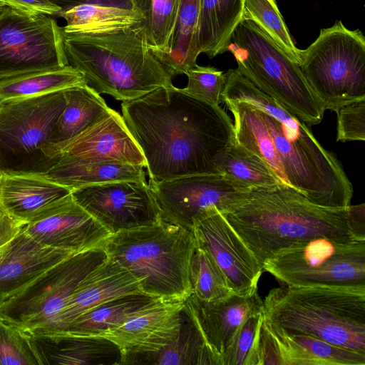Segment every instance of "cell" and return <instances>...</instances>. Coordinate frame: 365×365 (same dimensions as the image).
I'll return each mask as SVG.
<instances>
[{
    "label": "cell",
    "instance_id": "6da1fadb",
    "mask_svg": "<svg viewBox=\"0 0 365 365\" xmlns=\"http://www.w3.org/2000/svg\"><path fill=\"white\" fill-rule=\"evenodd\" d=\"M222 102L234 117L235 142L259 156L281 184L319 205H350L352 185L336 157L237 68L225 73Z\"/></svg>",
    "mask_w": 365,
    "mask_h": 365
},
{
    "label": "cell",
    "instance_id": "7a4b0ae2",
    "mask_svg": "<svg viewBox=\"0 0 365 365\" xmlns=\"http://www.w3.org/2000/svg\"><path fill=\"white\" fill-rule=\"evenodd\" d=\"M121 110L150 180L222 174L220 161L235 135L232 120L219 105L172 85L123 101Z\"/></svg>",
    "mask_w": 365,
    "mask_h": 365
},
{
    "label": "cell",
    "instance_id": "3957f363",
    "mask_svg": "<svg viewBox=\"0 0 365 365\" xmlns=\"http://www.w3.org/2000/svg\"><path fill=\"white\" fill-rule=\"evenodd\" d=\"M262 265L277 252L319 237L365 239L357 234L350 205H317L282 184L255 187L222 213Z\"/></svg>",
    "mask_w": 365,
    "mask_h": 365
},
{
    "label": "cell",
    "instance_id": "277c9868",
    "mask_svg": "<svg viewBox=\"0 0 365 365\" xmlns=\"http://www.w3.org/2000/svg\"><path fill=\"white\" fill-rule=\"evenodd\" d=\"M63 34L68 65L98 94L123 102L173 85L139 25Z\"/></svg>",
    "mask_w": 365,
    "mask_h": 365
},
{
    "label": "cell",
    "instance_id": "5b68a950",
    "mask_svg": "<svg viewBox=\"0 0 365 365\" xmlns=\"http://www.w3.org/2000/svg\"><path fill=\"white\" fill-rule=\"evenodd\" d=\"M264 322L365 354V287H288L262 301Z\"/></svg>",
    "mask_w": 365,
    "mask_h": 365
},
{
    "label": "cell",
    "instance_id": "8992f818",
    "mask_svg": "<svg viewBox=\"0 0 365 365\" xmlns=\"http://www.w3.org/2000/svg\"><path fill=\"white\" fill-rule=\"evenodd\" d=\"M195 247L193 230L161 220L110 235L101 247L138 280L144 294L185 301L192 293L190 264Z\"/></svg>",
    "mask_w": 365,
    "mask_h": 365
},
{
    "label": "cell",
    "instance_id": "52a82bcc",
    "mask_svg": "<svg viewBox=\"0 0 365 365\" xmlns=\"http://www.w3.org/2000/svg\"><path fill=\"white\" fill-rule=\"evenodd\" d=\"M227 51L237 69L308 126L318 125L326 110L307 82L298 63L253 21L242 20Z\"/></svg>",
    "mask_w": 365,
    "mask_h": 365
},
{
    "label": "cell",
    "instance_id": "ba28073f",
    "mask_svg": "<svg viewBox=\"0 0 365 365\" xmlns=\"http://www.w3.org/2000/svg\"><path fill=\"white\" fill-rule=\"evenodd\" d=\"M299 66L326 110L365 98V37L340 20L300 51Z\"/></svg>",
    "mask_w": 365,
    "mask_h": 365
},
{
    "label": "cell",
    "instance_id": "9c48e42d",
    "mask_svg": "<svg viewBox=\"0 0 365 365\" xmlns=\"http://www.w3.org/2000/svg\"><path fill=\"white\" fill-rule=\"evenodd\" d=\"M262 269L288 287H365V239L312 238L277 252Z\"/></svg>",
    "mask_w": 365,
    "mask_h": 365
},
{
    "label": "cell",
    "instance_id": "30bf717a",
    "mask_svg": "<svg viewBox=\"0 0 365 365\" xmlns=\"http://www.w3.org/2000/svg\"><path fill=\"white\" fill-rule=\"evenodd\" d=\"M108 257L102 247L75 253L0 304V317L26 331H46L80 282Z\"/></svg>",
    "mask_w": 365,
    "mask_h": 365
},
{
    "label": "cell",
    "instance_id": "8fae6325",
    "mask_svg": "<svg viewBox=\"0 0 365 365\" xmlns=\"http://www.w3.org/2000/svg\"><path fill=\"white\" fill-rule=\"evenodd\" d=\"M62 27L49 16L0 11V74L68 66Z\"/></svg>",
    "mask_w": 365,
    "mask_h": 365
},
{
    "label": "cell",
    "instance_id": "7c38bea8",
    "mask_svg": "<svg viewBox=\"0 0 365 365\" xmlns=\"http://www.w3.org/2000/svg\"><path fill=\"white\" fill-rule=\"evenodd\" d=\"M161 220L192 230L194 222L217 208L225 212L250 188L224 174L194 175L170 180H150Z\"/></svg>",
    "mask_w": 365,
    "mask_h": 365
},
{
    "label": "cell",
    "instance_id": "4fadbf2b",
    "mask_svg": "<svg viewBox=\"0 0 365 365\" xmlns=\"http://www.w3.org/2000/svg\"><path fill=\"white\" fill-rule=\"evenodd\" d=\"M76 202L110 235L161 221L148 183L118 181L72 190Z\"/></svg>",
    "mask_w": 365,
    "mask_h": 365
},
{
    "label": "cell",
    "instance_id": "5bb4252c",
    "mask_svg": "<svg viewBox=\"0 0 365 365\" xmlns=\"http://www.w3.org/2000/svg\"><path fill=\"white\" fill-rule=\"evenodd\" d=\"M64 90L2 104L1 155L22 158L39 153L43 157L42 150L51 143L55 124L66 104Z\"/></svg>",
    "mask_w": 365,
    "mask_h": 365
},
{
    "label": "cell",
    "instance_id": "9a60e30c",
    "mask_svg": "<svg viewBox=\"0 0 365 365\" xmlns=\"http://www.w3.org/2000/svg\"><path fill=\"white\" fill-rule=\"evenodd\" d=\"M192 230L196 242L212 255L234 294L257 292L262 267L222 213L211 209L194 222Z\"/></svg>",
    "mask_w": 365,
    "mask_h": 365
},
{
    "label": "cell",
    "instance_id": "2e32d148",
    "mask_svg": "<svg viewBox=\"0 0 365 365\" xmlns=\"http://www.w3.org/2000/svg\"><path fill=\"white\" fill-rule=\"evenodd\" d=\"M23 230L44 246L73 253L101 247L110 235L71 193L39 210Z\"/></svg>",
    "mask_w": 365,
    "mask_h": 365
},
{
    "label": "cell",
    "instance_id": "e0dca14e",
    "mask_svg": "<svg viewBox=\"0 0 365 365\" xmlns=\"http://www.w3.org/2000/svg\"><path fill=\"white\" fill-rule=\"evenodd\" d=\"M50 165L58 157L88 162H118L146 167L145 158L123 116L110 110L72 140L42 150Z\"/></svg>",
    "mask_w": 365,
    "mask_h": 365
},
{
    "label": "cell",
    "instance_id": "ac0fdd59",
    "mask_svg": "<svg viewBox=\"0 0 365 365\" xmlns=\"http://www.w3.org/2000/svg\"><path fill=\"white\" fill-rule=\"evenodd\" d=\"M184 304L216 358L217 365L221 355L245 320L252 314L262 312V301L257 292L249 296L233 293L213 301L201 300L191 294Z\"/></svg>",
    "mask_w": 365,
    "mask_h": 365
},
{
    "label": "cell",
    "instance_id": "d6986e66",
    "mask_svg": "<svg viewBox=\"0 0 365 365\" xmlns=\"http://www.w3.org/2000/svg\"><path fill=\"white\" fill-rule=\"evenodd\" d=\"M184 301L158 299L123 325L101 336L125 354L157 351L178 334Z\"/></svg>",
    "mask_w": 365,
    "mask_h": 365
},
{
    "label": "cell",
    "instance_id": "ffe728a7",
    "mask_svg": "<svg viewBox=\"0 0 365 365\" xmlns=\"http://www.w3.org/2000/svg\"><path fill=\"white\" fill-rule=\"evenodd\" d=\"M26 332L40 365H122V350L106 337Z\"/></svg>",
    "mask_w": 365,
    "mask_h": 365
},
{
    "label": "cell",
    "instance_id": "44dd1931",
    "mask_svg": "<svg viewBox=\"0 0 365 365\" xmlns=\"http://www.w3.org/2000/svg\"><path fill=\"white\" fill-rule=\"evenodd\" d=\"M141 293L143 292L138 280L118 262L107 257L80 282L54 326L43 332H58L79 315L103 303L121 296Z\"/></svg>",
    "mask_w": 365,
    "mask_h": 365
},
{
    "label": "cell",
    "instance_id": "7402d4cb",
    "mask_svg": "<svg viewBox=\"0 0 365 365\" xmlns=\"http://www.w3.org/2000/svg\"><path fill=\"white\" fill-rule=\"evenodd\" d=\"M73 254L41 245L22 228L16 236L0 247V295L4 299L11 297Z\"/></svg>",
    "mask_w": 365,
    "mask_h": 365
},
{
    "label": "cell",
    "instance_id": "603a6c76",
    "mask_svg": "<svg viewBox=\"0 0 365 365\" xmlns=\"http://www.w3.org/2000/svg\"><path fill=\"white\" fill-rule=\"evenodd\" d=\"M71 193L45 171L3 170L0 179V205L26 223L39 210Z\"/></svg>",
    "mask_w": 365,
    "mask_h": 365
},
{
    "label": "cell",
    "instance_id": "cb8c5ba5",
    "mask_svg": "<svg viewBox=\"0 0 365 365\" xmlns=\"http://www.w3.org/2000/svg\"><path fill=\"white\" fill-rule=\"evenodd\" d=\"M217 365L202 332L185 304L176 336L153 351L125 354L122 365Z\"/></svg>",
    "mask_w": 365,
    "mask_h": 365
},
{
    "label": "cell",
    "instance_id": "d4e9b609",
    "mask_svg": "<svg viewBox=\"0 0 365 365\" xmlns=\"http://www.w3.org/2000/svg\"><path fill=\"white\" fill-rule=\"evenodd\" d=\"M263 323L275 339L283 365H364L365 354Z\"/></svg>",
    "mask_w": 365,
    "mask_h": 365
},
{
    "label": "cell",
    "instance_id": "484cf974",
    "mask_svg": "<svg viewBox=\"0 0 365 365\" xmlns=\"http://www.w3.org/2000/svg\"><path fill=\"white\" fill-rule=\"evenodd\" d=\"M143 168L118 162H88L58 157L45 172L72 192L96 184L118 181L145 182Z\"/></svg>",
    "mask_w": 365,
    "mask_h": 365
},
{
    "label": "cell",
    "instance_id": "4316f807",
    "mask_svg": "<svg viewBox=\"0 0 365 365\" xmlns=\"http://www.w3.org/2000/svg\"><path fill=\"white\" fill-rule=\"evenodd\" d=\"M244 0H201L196 34L198 54L210 58L227 51L242 18Z\"/></svg>",
    "mask_w": 365,
    "mask_h": 365
},
{
    "label": "cell",
    "instance_id": "83f0119b",
    "mask_svg": "<svg viewBox=\"0 0 365 365\" xmlns=\"http://www.w3.org/2000/svg\"><path fill=\"white\" fill-rule=\"evenodd\" d=\"M86 83L83 76L68 65L0 74V102H7L64 90Z\"/></svg>",
    "mask_w": 365,
    "mask_h": 365
},
{
    "label": "cell",
    "instance_id": "f1b7e54d",
    "mask_svg": "<svg viewBox=\"0 0 365 365\" xmlns=\"http://www.w3.org/2000/svg\"><path fill=\"white\" fill-rule=\"evenodd\" d=\"M158 299H160L143 293L121 296L79 315L58 332L101 336L123 325Z\"/></svg>",
    "mask_w": 365,
    "mask_h": 365
},
{
    "label": "cell",
    "instance_id": "f546056e",
    "mask_svg": "<svg viewBox=\"0 0 365 365\" xmlns=\"http://www.w3.org/2000/svg\"><path fill=\"white\" fill-rule=\"evenodd\" d=\"M64 92L66 104L55 124L49 145L72 140L110 109L100 94L86 83L66 88Z\"/></svg>",
    "mask_w": 365,
    "mask_h": 365
},
{
    "label": "cell",
    "instance_id": "4dcf8cb0",
    "mask_svg": "<svg viewBox=\"0 0 365 365\" xmlns=\"http://www.w3.org/2000/svg\"><path fill=\"white\" fill-rule=\"evenodd\" d=\"M201 0H180L168 53L156 55L170 76L185 74L195 66L199 54L196 34Z\"/></svg>",
    "mask_w": 365,
    "mask_h": 365
},
{
    "label": "cell",
    "instance_id": "1f68e13d",
    "mask_svg": "<svg viewBox=\"0 0 365 365\" xmlns=\"http://www.w3.org/2000/svg\"><path fill=\"white\" fill-rule=\"evenodd\" d=\"M56 16L66 21L64 33L132 27L143 21V16L134 9L91 4L61 10Z\"/></svg>",
    "mask_w": 365,
    "mask_h": 365
},
{
    "label": "cell",
    "instance_id": "d6a6232c",
    "mask_svg": "<svg viewBox=\"0 0 365 365\" xmlns=\"http://www.w3.org/2000/svg\"><path fill=\"white\" fill-rule=\"evenodd\" d=\"M180 0H131L132 9L143 16L141 27L155 55L168 52Z\"/></svg>",
    "mask_w": 365,
    "mask_h": 365
},
{
    "label": "cell",
    "instance_id": "836d02e7",
    "mask_svg": "<svg viewBox=\"0 0 365 365\" xmlns=\"http://www.w3.org/2000/svg\"><path fill=\"white\" fill-rule=\"evenodd\" d=\"M220 169L222 174L250 189L281 184L259 156L235 140L222 157Z\"/></svg>",
    "mask_w": 365,
    "mask_h": 365
},
{
    "label": "cell",
    "instance_id": "e575fe53",
    "mask_svg": "<svg viewBox=\"0 0 365 365\" xmlns=\"http://www.w3.org/2000/svg\"><path fill=\"white\" fill-rule=\"evenodd\" d=\"M242 20L253 21L294 61L299 63L301 49L295 46L275 0H244Z\"/></svg>",
    "mask_w": 365,
    "mask_h": 365
},
{
    "label": "cell",
    "instance_id": "d590c367",
    "mask_svg": "<svg viewBox=\"0 0 365 365\" xmlns=\"http://www.w3.org/2000/svg\"><path fill=\"white\" fill-rule=\"evenodd\" d=\"M190 279L192 294L201 300H217L233 294L212 255L197 242L190 260Z\"/></svg>",
    "mask_w": 365,
    "mask_h": 365
},
{
    "label": "cell",
    "instance_id": "8d00e7d4",
    "mask_svg": "<svg viewBox=\"0 0 365 365\" xmlns=\"http://www.w3.org/2000/svg\"><path fill=\"white\" fill-rule=\"evenodd\" d=\"M262 312L248 317L220 358V365H258Z\"/></svg>",
    "mask_w": 365,
    "mask_h": 365
},
{
    "label": "cell",
    "instance_id": "74e56055",
    "mask_svg": "<svg viewBox=\"0 0 365 365\" xmlns=\"http://www.w3.org/2000/svg\"><path fill=\"white\" fill-rule=\"evenodd\" d=\"M40 365L28 333L0 317V365Z\"/></svg>",
    "mask_w": 365,
    "mask_h": 365
},
{
    "label": "cell",
    "instance_id": "f35d334b",
    "mask_svg": "<svg viewBox=\"0 0 365 365\" xmlns=\"http://www.w3.org/2000/svg\"><path fill=\"white\" fill-rule=\"evenodd\" d=\"M188 81L185 93L212 105L222 102L225 84V73L213 66H201L197 64L186 73Z\"/></svg>",
    "mask_w": 365,
    "mask_h": 365
},
{
    "label": "cell",
    "instance_id": "ab89813d",
    "mask_svg": "<svg viewBox=\"0 0 365 365\" xmlns=\"http://www.w3.org/2000/svg\"><path fill=\"white\" fill-rule=\"evenodd\" d=\"M337 113V141L365 140V98L339 107Z\"/></svg>",
    "mask_w": 365,
    "mask_h": 365
},
{
    "label": "cell",
    "instance_id": "60d3db41",
    "mask_svg": "<svg viewBox=\"0 0 365 365\" xmlns=\"http://www.w3.org/2000/svg\"><path fill=\"white\" fill-rule=\"evenodd\" d=\"M283 365L279 348L262 323L258 345V365Z\"/></svg>",
    "mask_w": 365,
    "mask_h": 365
},
{
    "label": "cell",
    "instance_id": "b9f144b4",
    "mask_svg": "<svg viewBox=\"0 0 365 365\" xmlns=\"http://www.w3.org/2000/svg\"><path fill=\"white\" fill-rule=\"evenodd\" d=\"M6 6L29 14L56 16L61 9L49 0H3Z\"/></svg>",
    "mask_w": 365,
    "mask_h": 365
},
{
    "label": "cell",
    "instance_id": "7bdbcfd3",
    "mask_svg": "<svg viewBox=\"0 0 365 365\" xmlns=\"http://www.w3.org/2000/svg\"><path fill=\"white\" fill-rule=\"evenodd\" d=\"M25 224L11 215L0 205V247L16 236Z\"/></svg>",
    "mask_w": 365,
    "mask_h": 365
},
{
    "label": "cell",
    "instance_id": "ee69618b",
    "mask_svg": "<svg viewBox=\"0 0 365 365\" xmlns=\"http://www.w3.org/2000/svg\"><path fill=\"white\" fill-rule=\"evenodd\" d=\"M53 4L59 6L61 10L71 7L85 4H98L105 6H118L132 9L131 0H49Z\"/></svg>",
    "mask_w": 365,
    "mask_h": 365
},
{
    "label": "cell",
    "instance_id": "f6af8a7d",
    "mask_svg": "<svg viewBox=\"0 0 365 365\" xmlns=\"http://www.w3.org/2000/svg\"><path fill=\"white\" fill-rule=\"evenodd\" d=\"M6 6L3 0H0V11Z\"/></svg>",
    "mask_w": 365,
    "mask_h": 365
},
{
    "label": "cell",
    "instance_id": "bcb514c9",
    "mask_svg": "<svg viewBox=\"0 0 365 365\" xmlns=\"http://www.w3.org/2000/svg\"><path fill=\"white\" fill-rule=\"evenodd\" d=\"M2 172H3V169L1 168V167L0 165V179H1V175H2Z\"/></svg>",
    "mask_w": 365,
    "mask_h": 365
},
{
    "label": "cell",
    "instance_id": "7dc6e473",
    "mask_svg": "<svg viewBox=\"0 0 365 365\" xmlns=\"http://www.w3.org/2000/svg\"><path fill=\"white\" fill-rule=\"evenodd\" d=\"M4 300V299L0 295V304Z\"/></svg>",
    "mask_w": 365,
    "mask_h": 365
},
{
    "label": "cell",
    "instance_id": "c3c4849f",
    "mask_svg": "<svg viewBox=\"0 0 365 365\" xmlns=\"http://www.w3.org/2000/svg\"><path fill=\"white\" fill-rule=\"evenodd\" d=\"M1 106H2V103L0 102V110L1 108Z\"/></svg>",
    "mask_w": 365,
    "mask_h": 365
}]
</instances>
